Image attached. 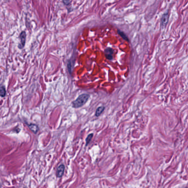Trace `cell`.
<instances>
[{
  "label": "cell",
  "mask_w": 188,
  "mask_h": 188,
  "mask_svg": "<svg viewBox=\"0 0 188 188\" xmlns=\"http://www.w3.org/2000/svg\"><path fill=\"white\" fill-rule=\"evenodd\" d=\"M89 98V95L88 94H83L80 95V96L77 98L76 100L72 102V107L75 108L81 107L84 105H85L86 103L88 101Z\"/></svg>",
  "instance_id": "cell-1"
},
{
  "label": "cell",
  "mask_w": 188,
  "mask_h": 188,
  "mask_svg": "<svg viewBox=\"0 0 188 188\" xmlns=\"http://www.w3.org/2000/svg\"><path fill=\"white\" fill-rule=\"evenodd\" d=\"M26 32H22L19 35V39H20V43L18 45V47L19 49H23V47L25 46V44H26Z\"/></svg>",
  "instance_id": "cell-2"
},
{
  "label": "cell",
  "mask_w": 188,
  "mask_h": 188,
  "mask_svg": "<svg viewBox=\"0 0 188 188\" xmlns=\"http://www.w3.org/2000/svg\"><path fill=\"white\" fill-rule=\"evenodd\" d=\"M114 53L113 50L110 47H108L106 48L104 51L105 56L106 59L108 60H113V55Z\"/></svg>",
  "instance_id": "cell-3"
},
{
  "label": "cell",
  "mask_w": 188,
  "mask_h": 188,
  "mask_svg": "<svg viewBox=\"0 0 188 188\" xmlns=\"http://www.w3.org/2000/svg\"><path fill=\"white\" fill-rule=\"evenodd\" d=\"M168 21H169V14L168 13H164L161 17V26L162 27H165L168 24Z\"/></svg>",
  "instance_id": "cell-4"
},
{
  "label": "cell",
  "mask_w": 188,
  "mask_h": 188,
  "mask_svg": "<svg viewBox=\"0 0 188 188\" xmlns=\"http://www.w3.org/2000/svg\"><path fill=\"white\" fill-rule=\"evenodd\" d=\"M65 170V165L62 164L58 167L56 171V176L58 178H61L64 174Z\"/></svg>",
  "instance_id": "cell-5"
},
{
  "label": "cell",
  "mask_w": 188,
  "mask_h": 188,
  "mask_svg": "<svg viewBox=\"0 0 188 188\" xmlns=\"http://www.w3.org/2000/svg\"><path fill=\"white\" fill-rule=\"evenodd\" d=\"M28 127L30 129V130L32 131L34 134L37 133L38 131L39 130L38 126L37 125H36V124H32V123H31V124H28Z\"/></svg>",
  "instance_id": "cell-6"
},
{
  "label": "cell",
  "mask_w": 188,
  "mask_h": 188,
  "mask_svg": "<svg viewBox=\"0 0 188 188\" xmlns=\"http://www.w3.org/2000/svg\"><path fill=\"white\" fill-rule=\"evenodd\" d=\"M105 107L104 106H100L97 109H96V111H95V115L96 117H99L100 116V115L103 113V112L104 111Z\"/></svg>",
  "instance_id": "cell-7"
},
{
  "label": "cell",
  "mask_w": 188,
  "mask_h": 188,
  "mask_svg": "<svg viewBox=\"0 0 188 188\" xmlns=\"http://www.w3.org/2000/svg\"><path fill=\"white\" fill-rule=\"evenodd\" d=\"M6 88L4 86H1V88H0V95L1 97H4L6 96Z\"/></svg>",
  "instance_id": "cell-8"
},
{
  "label": "cell",
  "mask_w": 188,
  "mask_h": 188,
  "mask_svg": "<svg viewBox=\"0 0 188 188\" xmlns=\"http://www.w3.org/2000/svg\"><path fill=\"white\" fill-rule=\"evenodd\" d=\"M117 32H118L119 34L121 36L122 38L123 39H124V40H125L126 41H129V39L128 38V36L126 35V34H125L124 32H121V31L120 30H118V31H117Z\"/></svg>",
  "instance_id": "cell-9"
},
{
  "label": "cell",
  "mask_w": 188,
  "mask_h": 188,
  "mask_svg": "<svg viewBox=\"0 0 188 188\" xmlns=\"http://www.w3.org/2000/svg\"><path fill=\"white\" fill-rule=\"evenodd\" d=\"M93 134H89L87 136V138L86 139V146L88 145V144H89V142H90V141H91V140L92 139V137H93Z\"/></svg>",
  "instance_id": "cell-10"
},
{
  "label": "cell",
  "mask_w": 188,
  "mask_h": 188,
  "mask_svg": "<svg viewBox=\"0 0 188 188\" xmlns=\"http://www.w3.org/2000/svg\"><path fill=\"white\" fill-rule=\"evenodd\" d=\"M72 63L71 62V60H70L69 61V62L68 64H67V66H68V69H69V71L70 72V74H71V73H72V69L73 68V66H72Z\"/></svg>",
  "instance_id": "cell-11"
},
{
  "label": "cell",
  "mask_w": 188,
  "mask_h": 188,
  "mask_svg": "<svg viewBox=\"0 0 188 188\" xmlns=\"http://www.w3.org/2000/svg\"><path fill=\"white\" fill-rule=\"evenodd\" d=\"M62 2L64 4V5L67 6H69L70 5V3H71L70 0H62Z\"/></svg>",
  "instance_id": "cell-12"
}]
</instances>
